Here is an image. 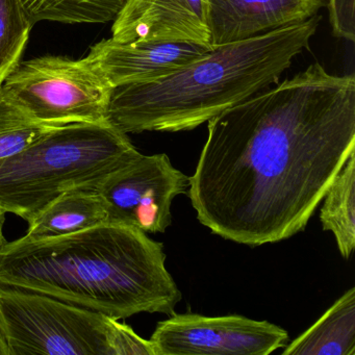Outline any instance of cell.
<instances>
[{"mask_svg": "<svg viewBox=\"0 0 355 355\" xmlns=\"http://www.w3.org/2000/svg\"><path fill=\"white\" fill-rule=\"evenodd\" d=\"M0 286L31 291L116 320L175 313L182 295L164 245L105 222L53 238L24 236L0 248Z\"/></svg>", "mask_w": 355, "mask_h": 355, "instance_id": "obj_2", "label": "cell"}, {"mask_svg": "<svg viewBox=\"0 0 355 355\" xmlns=\"http://www.w3.org/2000/svg\"><path fill=\"white\" fill-rule=\"evenodd\" d=\"M0 92H1V88H0Z\"/></svg>", "mask_w": 355, "mask_h": 355, "instance_id": "obj_21", "label": "cell"}, {"mask_svg": "<svg viewBox=\"0 0 355 355\" xmlns=\"http://www.w3.org/2000/svg\"><path fill=\"white\" fill-rule=\"evenodd\" d=\"M213 49L188 41L137 40L118 42L105 39L93 45L87 58L113 88L163 78Z\"/></svg>", "mask_w": 355, "mask_h": 355, "instance_id": "obj_9", "label": "cell"}, {"mask_svg": "<svg viewBox=\"0 0 355 355\" xmlns=\"http://www.w3.org/2000/svg\"><path fill=\"white\" fill-rule=\"evenodd\" d=\"M140 155L109 121L55 128L0 161V211L28 222L65 193L98 191Z\"/></svg>", "mask_w": 355, "mask_h": 355, "instance_id": "obj_4", "label": "cell"}, {"mask_svg": "<svg viewBox=\"0 0 355 355\" xmlns=\"http://www.w3.org/2000/svg\"><path fill=\"white\" fill-rule=\"evenodd\" d=\"M211 47L240 42L299 24L327 0H207Z\"/></svg>", "mask_w": 355, "mask_h": 355, "instance_id": "obj_11", "label": "cell"}, {"mask_svg": "<svg viewBox=\"0 0 355 355\" xmlns=\"http://www.w3.org/2000/svg\"><path fill=\"white\" fill-rule=\"evenodd\" d=\"M323 199V230L334 234L340 254L349 259L355 247V153L349 155Z\"/></svg>", "mask_w": 355, "mask_h": 355, "instance_id": "obj_14", "label": "cell"}, {"mask_svg": "<svg viewBox=\"0 0 355 355\" xmlns=\"http://www.w3.org/2000/svg\"><path fill=\"white\" fill-rule=\"evenodd\" d=\"M58 128L61 126L37 119L13 97L0 92V161L20 153Z\"/></svg>", "mask_w": 355, "mask_h": 355, "instance_id": "obj_16", "label": "cell"}, {"mask_svg": "<svg viewBox=\"0 0 355 355\" xmlns=\"http://www.w3.org/2000/svg\"><path fill=\"white\" fill-rule=\"evenodd\" d=\"M322 17L213 47L163 78L114 88L107 119L124 134L192 130L270 85L315 36Z\"/></svg>", "mask_w": 355, "mask_h": 355, "instance_id": "obj_3", "label": "cell"}, {"mask_svg": "<svg viewBox=\"0 0 355 355\" xmlns=\"http://www.w3.org/2000/svg\"><path fill=\"white\" fill-rule=\"evenodd\" d=\"M0 355H9L7 345H6L5 340H3V336H1V334H0Z\"/></svg>", "mask_w": 355, "mask_h": 355, "instance_id": "obj_20", "label": "cell"}, {"mask_svg": "<svg viewBox=\"0 0 355 355\" xmlns=\"http://www.w3.org/2000/svg\"><path fill=\"white\" fill-rule=\"evenodd\" d=\"M128 0H24L33 24H107L114 21Z\"/></svg>", "mask_w": 355, "mask_h": 355, "instance_id": "obj_15", "label": "cell"}, {"mask_svg": "<svg viewBox=\"0 0 355 355\" xmlns=\"http://www.w3.org/2000/svg\"><path fill=\"white\" fill-rule=\"evenodd\" d=\"M112 39L188 41L211 45L207 0H128L113 21Z\"/></svg>", "mask_w": 355, "mask_h": 355, "instance_id": "obj_10", "label": "cell"}, {"mask_svg": "<svg viewBox=\"0 0 355 355\" xmlns=\"http://www.w3.org/2000/svg\"><path fill=\"white\" fill-rule=\"evenodd\" d=\"M150 340L155 355H268L288 344V334L243 315L175 313L157 324Z\"/></svg>", "mask_w": 355, "mask_h": 355, "instance_id": "obj_8", "label": "cell"}, {"mask_svg": "<svg viewBox=\"0 0 355 355\" xmlns=\"http://www.w3.org/2000/svg\"><path fill=\"white\" fill-rule=\"evenodd\" d=\"M355 0H327L332 34L336 38L355 41Z\"/></svg>", "mask_w": 355, "mask_h": 355, "instance_id": "obj_18", "label": "cell"}, {"mask_svg": "<svg viewBox=\"0 0 355 355\" xmlns=\"http://www.w3.org/2000/svg\"><path fill=\"white\" fill-rule=\"evenodd\" d=\"M113 90L88 58L51 55L20 62L1 86L35 118L58 126L107 121Z\"/></svg>", "mask_w": 355, "mask_h": 355, "instance_id": "obj_6", "label": "cell"}, {"mask_svg": "<svg viewBox=\"0 0 355 355\" xmlns=\"http://www.w3.org/2000/svg\"><path fill=\"white\" fill-rule=\"evenodd\" d=\"M188 194L213 234L248 246L306 227L355 153V78L321 64L209 120Z\"/></svg>", "mask_w": 355, "mask_h": 355, "instance_id": "obj_1", "label": "cell"}, {"mask_svg": "<svg viewBox=\"0 0 355 355\" xmlns=\"http://www.w3.org/2000/svg\"><path fill=\"white\" fill-rule=\"evenodd\" d=\"M284 348V355H355V288Z\"/></svg>", "mask_w": 355, "mask_h": 355, "instance_id": "obj_13", "label": "cell"}, {"mask_svg": "<svg viewBox=\"0 0 355 355\" xmlns=\"http://www.w3.org/2000/svg\"><path fill=\"white\" fill-rule=\"evenodd\" d=\"M109 222L107 205L97 190H76L51 201L28 222L24 236L53 238Z\"/></svg>", "mask_w": 355, "mask_h": 355, "instance_id": "obj_12", "label": "cell"}, {"mask_svg": "<svg viewBox=\"0 0 355 355\" xmlns=\"http://www.w3.org/2000/svg\"><path fill=\"white\" fill-rule=\"evenodd\" d=\"M114 318L0 286V334L9 355H111Z\"/></svg>", "mask_w": 355, "mask_h": 355, "instance_id": "obj_5", "label": "cell"}, {"mask_svg": "<svg viewBox=\"0 0 355 355\" xmlns=\"http://www.w3.org/2000/svg\"><path fill=\"white\" fill-rule=\"evenodd\" d=\"M190 178L176 169L166 153H141L110 176L98 192L109 222L125 224L146 234H163L172 223V202L188 192Z\"/></svg>", "mask_w": 355, "mask_h": 355, "instance_id": "obj_7", "label": "cell"}, {"mask_svg": "<svg viewBox=\"0 0 355 355\" xmlns=\"http://www.w3.org/2000/svg\"><path fill=\"white\" fill-rule=\"evenodd\" d=\"M34 26L24 0H0V88L21 62Z\"/></svg>", "mask_w": 355, "mask_h": 355, "instance_id": "obj_17", "label": "cell"}, {"mask_svg": "<svg viewBox=\"0 0 355 355\" xmlns=\"http://www.w3.org/2000/svg\"><path fill=\"white\" fill-rule=\"evenodd\" d=\"M6 222V213L0 211V248L7 244L8 241L6 239L5 232H3V226Z\"/></svg>", "mask_w": 355, "mask_h": 355, "instance_id": "obj_19", "label": "cell"}]
</instances>
